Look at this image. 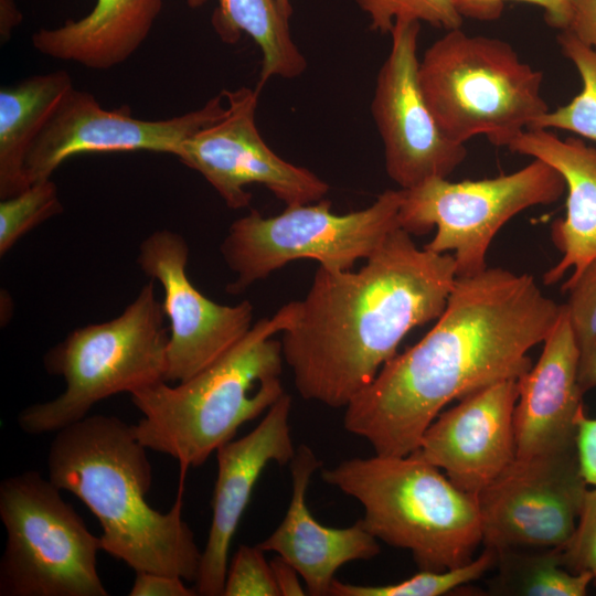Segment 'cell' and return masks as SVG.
I'll return each instance as SVG.
<instances>
[{
    "label": "cell",
    "instance_id": "cell-1",
    "mask_svg": "<svg viewBox=\"0 0 596 596\" xmlns=\"http://www.w3.org/2000/svg\"><path fill=\"white\" fill-rule=\"evenodd\" d=\"M561 308L529 274L494 267L457 277L435 326L344 407V428L376 455L414 453L448 403L526 373L529 351L549 336Z\"/></svg>",
    "mask_w": 596,
    "mask_h": 596
},
{
    "label": "cell",
    "instance_id": "cell-2",
    "mask_svg": "<svg viewBox=\"0 0 596 596\" xmlns=\"http://www.w3.org/2000/svg\"><path fill=\"white\" fill-rule=\"evenodd\" d=\"M456 279L451 254L417 247L401 227L356 272L319 266L281 332L300 396L345 407L412 329L438 319Z\"/></svg>",
    "mask_w": 596,
    "mask_h": 596
},
{
    "label": "cell",
    "instance_id": "cell-3",
    "mask_svg": "<svg viewBox=\"0 0 596 596\" xmlns=\"http://www.w3.org/2000/svg\"><path fill=\"white\" fill-rule=\"evenodd\" d=\"M149 450L135 425L87 415L56 432L47 454L49 479L77 497L97 518L103 551L135 572L195 582L202 551L182 517L184 473L173 507L161 512L146 497L152 483Z\"/></svg>",
    "mask_w": 596,
    "mask_h": 596
},
{
    "label": "cell",
    "instance_id": "cell-4",
    "mask_svg": "<svg viewBox=\"0 0 596 596\" xmlns=\"http://www.w3.org/2000/svg\"><path fill=\"white\" fill-rule=\"evenodd\" d=\"M296 301L253 324L206 368L170 386L161 381L130 394L142 417L135 425L149 449L173 457L180 473L205 462L238 428L267 412L284 394L283 348L275 334L296 316Z\"/></svg>",
    "mask_w": 596,
    "mask_h": 596
},
{
    "label": "cell",
    "instance_id": "cell-5",
    "mask_svg": "<svg viewBox=\"0 0 596 596\" xmlns=\"http://www.w3.org/2000/svg\"><path fill=\"white\" fill-rule=\"evenodd\" d=\"M321 477L358 500L365 528L377 540L409 551L421 571L465 565L482 543L478 496L415 454L351 458L322 468Z\"/></svg>",
    "mask_w": 596,
    "mask_h": 596
},
{
    "label": "cell",
    "instance_id": "cell-6",
    "mask_svg": "<svg viewBox=\"0 0 596 596\" xmlns=\"http://www.w3.org/2000/svg\"><path fill=\"white\" fill-rule=\"evenodd\" d=\"M543 74L523 62L508 42L449 30L418 64L424 99L444 135L464 143L485 135L509 143L550 110Z\"/></svg>",
    "mask_w": 596,
    "mask_h": 596
},
{
    "label": "cell",
    "instance_id": "cell-7",
    "mask_svg": "<svg viewBox=\"0 0 596 596\" xmlns=\"http://www.w3.org/2000/svg\"><path fill=\"white\" fill-rule=\"evenodd\" d=\"M164 317L149 281L117 317L70 332L44 356L46 371L63 377L64 391L25 407L18 416L19 427L30 435L56 433L107 397L167 381Z\"/></svg>",
    "mask_w": 596,
    "mask_h": 596
},
{
    "label": "cell",
    "instance_id": "cell-8",
    "mask_svg": "<svg viewBox=\"0 0 596 596\" xmlns=\"http://www.w3.org/2000/svg\"><path fill=\"white\" fill-rule=\"evenodd\" d=\"M49 478L34 470L0 483L7 532L0 561L1 596H108L97 571L100 536Z\"/></svg>",
    "mask_w": 596,
    "mask_h": 596
},
{
    "label": "cell",
    "instance_id": "cell-9",
    "mask_svg": "<svg viewBox=\"0 0 596 596\" xmlns=\"http://www.w3.org/2000/svg\"><path fill=\"white\" fill-rule=\"evenodd\" d=\"M403 198V189H389L368 207L347 214L333 213L326 199L286 206L275 216L251 210L231 224L221 244L224 262L235 274L226 290L241 294L301 258L315 259L329 270L352 269L400 227Z\"/></svg>",
    "mask_w": 596,
    "mask_h": 596
},
{
    "label": "cell",
    "instance_id": "cell-10",
    "mask_svg": "<svg viewBox=\"0 0 596 596\" xmlns=\"http://www.w3.org/2000/svg\"><path fill=\"white\" fill-rule=\"evenodd\" d=\"M565 190L561 173L539 159L491 179L433 178L404 190L398 225L411 235L435 227L424 248L453 252L457 277H470L488 268V248L508 221L532 206L556 202Z\"/></svg>",
    "mask_w": 596,
    "mask_h": 596
},
{
    "label": "cell",
    "instance_id": "cell-11",
    "mask_svg": "<svg viewBox=\"0 0 596 596\" xmlns=\"http://www.w3.org/2000/svg\"><path fill=\"white\" fill-rule=\"evenodd\" d=\"M588 489L577 449L514 458L477 496L482 543L496 553L562 549Z\"/></svg>",
    "mask_w": 596,
    "mask_h": 596
},
{
    "label": "cell",
    "instance_id": "cell-12",
    "mask_svg": "<svg viewBox=\"0 0 596 596\" xmlns=\"http://www.w3.org/2000/svg\"><path fill=\"white\" fill-rule=\"evenodd\" d=\"M260 88L224 91L226 110L185 139L175 157L199 172L233 210L247 207L251 184L268 189L286 206L324 199L329 185L310 170L275 153L256 126Z\"/></svg>",
    "mask_w": 596,
    "mask_h": 596
},
{
    "label": "cell",
    "instance_id": "cell-13",
    "mask_svg": "<svg viewBox=\"0 0 596 596\" xmlns=\"http://www.w3.org/2000/svg\"><path fill=\"white\" fill-rule=\"evenodd\" d=\"M419 28L418 21H395L390 31V52L379 70L371 103L386 173L404 190L433 178H448L467 157L466 145L444 135L422 94Z\"/></svg>",
    "mask_w": 596,
    "mask_h": 596
},
{
    "label": "cell",
    "instance_id": "cell-14",
    "mask_svg": "<svg viewBox=\"0 0 596 596\" xmlns=\"http://www.w3.org/2000/svg\"><path fill=\"white\" fill-rule=\"evenodd\" d=\"M223 92L203 107L183 115L145 120L125 108L106 109L88 92L75 87L64 97L33 142L25 161L29 183L51 179L68 158L89 152L152 151L175 156L181 143L220 119Z\"/></svg>",
    "mask_w": 596,
    "mask_h": 596
},
{
    "label": "cell",
    "instance_id": "cell-15",
    "mask_svg": "<svg viewBox=\"0 0 596 596\" xmlns=\"http://www.w3.org/2000/svg\"><path fill=\"white\" fill-rule=\"evenodd\" d=\"M189 246L170 230L148 235L137 263L163 289L161 302L169 320L167 382H182L220 358L253 327L249 301L220 305L193 286L187 275Z\"/></svg>",
    "mask_w": 596,
    "mask_h": 596
},
{
    "label": "cell",
    "instance_id": "cell-16",
    "mask_svg": "<svg viewBox=\"0 0 596 596\" xmlns=\"http://www.w3.org/2000/svg\"><path fill=\"white\" fill-rule=\"evenodd\" d=\"M518 380L476 391L439 414L412 453L459 489L478 494L515 458L513 412Z\"/></svg>",
    "mask_w": 596,
    "mask_h": 596
},
{
    "label": "cell",
    "instance_id": "cell-17",
    "mask_svg": "<svg viewBox=\"0 0 596 596\" xmlns=\"http://www.w3.org/2000/svg\"><path fill=\"white\" fill-rule=\"evenodd\" d=\"M291 404V396L285 393L254 429L216 450L212 522L194 582L198 595L223 596L231 541L256 481L268 464H290L296 455L289 423Z\"/></svg>",
    "mask_w": 596,
    "mask_h": 596
},
{
    "label": "cell",
    "instance_id": "cell-18",
    "mask_svg": "<svg viewBox=\"0 0 596 596\" xmlns=\"http://www.w3.org/2000/svg\"><path fill=\"white\" fill-rule=\"evenodd\" d=\"M543 343L535 365L518 380L517 458L577 449L576 418L584 409V393L577 381L579 347L565 305Z\"/></svg>",
    "mask_w": 596,
    "mask_h": 596
},
{
    "label": "cell",
    "instance_id": "cell-19",
    "mask_svg": "<svg viewBox=\"0 0 596 596\" xmlns=\"http://www.w3.org/2000/svg\"><path fill=\"white\" fill-rule=\"evenodd\" d=\"M291 499L281 523L258 546L275 552L299 573L312 596L329 595L336 572L352 561H366L380 553L379 540L360 519L348 528L320 524L310 513L306 493L321 461L315 451L301 445L291 460Z\"/></svg>",
    "mask_w": 596,
    "mask_h": 596
},
{
    "label": "cell",
    "instance_id": "cell-20",
    "mask_svg": "<svg viewBox=\"0 0 596 596\" xmlns=\"http://www.w3.org/2000/svg\"><path fill=\"white\" fill-rule=\"evenodd\" d=\"M547 163L563 177L566 213L552 224V240L562 257L543 276L545 285L576 279L596 257V148L581 138H558L549 129H526L507 147Z\"/></svg>",
    "mask_w": 596,
    "mask_h": 596
},
{
    "label": "cell",
    "instance_id": "cell-21",
    "mask_svg": "<svg viewBox=\"0 0 596 596\" xmlns=\"http://www.w3.org/2000/svg\"><path fill=\"white\" fill-rule=\"evenodd\" d=\"M162 0H96L93 10L55 29H39L33 47L55 60L108 70L128 60L147 39Z\"/></svg>",
    "mask_w": 596,
    "mask_h": 596
},
{
    "label": "cell",
    "instance_id": "cell-22",
    "mask_svg": "<svg viewBox=\"0 0 596 596\" xmlns=\"http://www.w3.org/2000/svg\"><path fill=\"white\" fill-rule=\"evenodd\" d=\"M74 88L66 71L26 77L0 89V200L30 183L28 153L64 97Z\"/></svg>",
    "mask_w": 596,
    "mask_h": 596
},
{
    "label": "cell",
    "instance_id": "cell-23",
    "mask_svg": "<svg viewBox=\"0 0 596 596\" xmlns=\"http://www.w3.org/2000/svg\"><path fill=\"white\" fill-rule=\"evenodd\" d=\"M212 24L221 40L235 43L244 32L258 45L262 66L257 86L273 77L294 78L307 68L304 54L295 44L289 19L277 0H217Z\"/></svg>",
    "mask_w": 596,
    "mask_h": 596
},
{
    "label": "cell",
    "instance_id": "cell-24",
    "mask_svg": "<svg viewBox=\"0 0 596 596\" xmlns=\"http://www.w3.org/2000/svg\"><path fill=\"white\" fill-rule=\"evenodd\" d=\"M496 594L521 596H585L594 577L572 573L561 562V549L510 550L497 553Z\"/></svg>",
    "mask_w": 596,
    "mask_h": 596
},
{
    "label": "cell",
    "instance_id": "cell-25",
    "mask_svg": "<svg viewBox=\"0 0 596 596\" xmlns=\"http://www.w3.org/2000/svg\"><path fill=\"white\" fill-rule=\"evenodd\" d=\"M557 42L576 67L582 88L570 103L540 117L531 129H562L596 142V51L567 30L558 33Z\"/></svg>",
    "mask_w": 596,
    "mask_h": 596
},
{
    "label": "cell",
    "instance_id": "cell-26",
    "mask_svg": "<svg viewBox=\"0 0 596 596\" xmlns=\"http://www.w3.org/2000/svg\"><path fill=\"white\" fill-rule=\"evenodd\" d=\"M497 564V553L485 547L482 553L465 565L441 572L421 571L418 574L394 584L355 585L332 582L331 596H440L480 578Z\"/></svg>",
    "mask_w": 596,
    "mask_h": 596
},
{
    "label": "cell",
    "instance_id": "cell-27",
    "mask_svg": "<svg viewBox=\"0 0 596 596\" xmlns=\"http://www.w3.org/2000/svg\"><path fill=\"white\" fill-rule=\"evenodd\" d=\"M63 212L56 184L51 179L31 183L0 202V255L28 232Z\"/></svg>",
    "mask_w": 596,
    "mask_h": 596
},
{
    "label": "cell",
    "instance_id": "cell-28",
    "mask_svg": "<svg viewBox=\"0 0 596 596\" xmlns=\"http://www.w3.org/2000/svg\"><path fill=\"white\" fill-rule=\"evenodd\" d=\"M370 19V29L390 33L396 20L426 22L447 31L458 29L464 18L453 0H355Z\"/></svg>",
    "mask_w": 596,
    "mask_h": 596
},
{
    "label": "cell",
    "instance_id": "cell-29",
    "mask_svg": "<svg viewBox=\"0 0 596 596\" xmlns=\"http://www.w3.org/2000/svg\"><path fill=\"white\" fill-rule=\"evenodd\" d=\"M258 545H241L227 568L223 596H279L270 563Z\"/></svg>",
    "mask_w": 596,
    "mask_h": 596
},
{
    "label": "cell",
    "instance_id": "cell-30",
    "mask_svg": "<svg viewBox=\"0 0 596 596\" xmlns=\"http://www.w3.org/2000/svg\"><path fill=\"white\" fill-rule=\"evenodd\" d=\"M562 290L568 294L564 305L581 349L596 339V257Z\"/></svg>",
    "mask_w": 596,
    "mask_h": 596
},
{
    "label": "cell",
    "instance_id": "cell-31",
    "mask_svg": "<svg viewBox=\"0 0 596 596\" xmlns=\"http://www.w3.org/2000/svg\"><path fill=\"white\" fill-rule=\"evenodd\" d=\"M561 562L567 571L596 579V487L585 493L576 528L561 549Z\"/></svg>",
    "mask_w": 596,
    "mask_h": 596
},
{
    "label": "cell",
    "instance_id": "cell-32",
    "mask_svg": "<svg viewBox=\"0 0 596 596\" xmlns=\"http://www.w3.org/2000/svg\"><path fill=\"white\" fill-rule=\"evenodd\" d=\"M509 1H520L543 9L545 22L560 31L566 30L571 21V0H453L462 18L481 22L498 20Z\"/></svg>",
    "mask_w": 596,
    "mask_h": 596
},
{
    "label": "cell",
    "instance_id": "cell-33",
    "mask_svg": "<svg viewBox=\"0 0 596 596\" xmlns=\"http://www.w3.org/2000/svg\"><path fill=\"white\" fill-rule=\"evenodd\" d=\"M130 596H193L195 588H189L182 577L156 573L136 572Z\"/></svg>",
    "mask_w": 596,
    "mask_h": 596
},
{
    "label": "cell",
    "instance_id": "cell-34",
    "mask_svg": "<svg viewBox=\"0 0 596 596\" xmlns=\"http://www.w3.org/2000/svg\"><path fill=\"white\" fill-rule=\"evenodd\" d=\"M576 448L581 471L588 486L596 487V418L582 409L576 418Z\"/></svg>",
    "mask_w": 596,
    "mask_h": 596
},
{
    "label": "cell",
    "instance_id": "cell-35",
    "mask_svg": "<svg viewBox=\"0 0 596 596\" xmlns=\"http://www.w3.org/2000/svg\"><path fill=\"white\" fill-rule=\"evenodd\" d=\"M566 30L596 51V0H571V21Z\"/></svg>",
    "mask_w": 596,
    "mask_h": 596
},
{
    "label": "cell",
    "instance_id": "cell-36",
    "mask_svg": "<svg viewBox=\"0 0 596 596\" xmlns=\"http://www.w3.org/2000/svg\"><path fill=\"white\" fill-rule=\"evenodd\" d=\"M270 563L275 583L279 596H302L307 589L299 582L300 575L297 570L280 556L275 557Z\"/></svg>",
    "mask_w": 596,
    "mask_h": 596
},
{
    "label": "cell",
    "instance_id": "cell-37",
    "mask_svg": "<svg viewBox=\"0 0 596 596\" xmlns=\"http://www.w3.org/2000/svg\"><path fill=\"white\" fill-rule=\"evenodd\" d=\"M577 381L583 393L596 387V339L579 349Z\"/></svg>",
    "mask_w": 596,
    "mask_h": 596
},
{
    "label": "cell",
    "instance_id": "cell-38",
    "mask_svg": "<svg viewBox=\"0 0 596 596\" xmlns=\"http://www.w3.org/2000/svg\"><path fill=\"white\" fill-rule=\"evenodd\" d=\"M22 14L14 0H0V35L1 41L9 40L12 30L21 22Z\"/></svg>",
    "mask_w": 596,
    "mask_h": 596
},
{
    "label": "cell",
    "instance_id": "cell-39",
    "mask_svg": "<svg viewBox=\"0 0 596 596\" xmlns=\"http://www.w3.org/2000/svg\"><path fill=\"white\" fill-rule=\"evenodd\" d=\"M278 4H279V8L283 12V14L290 19V15L292 13V8H291V4H290V0H277Z\"/></svg>",
    "mask_w": 596,
    "mask_h": 596
},
{
    "label": "cell",
    "instance_id": "cell-40",
    "mask_svg": "<svg viewBox=\"0 0 596 596\" xmlns=\"http://www.w3.org/2000/svg\"><path fill=\"white\" fill-rule=\"evenodd\" d=\"M191 8H199L203 6L207 0H185Z\"/></svg>",
    "mask_w": 596,
    "mask_h": 596
},
{
    "label": "cell",
    "instance_id": "cell-41",
    "mask_svg": "<svg viewBox=\"0 0 596 596\" xmlns=\"http://www.w3.org/2000/svg\"><path fill=\"white\" fill-rule=\"evenodd\" d=\"M594 581H595V586H596V579H594Z\"/></svg>",
    "mask_w": 596,
    "mask_h": 596
}]
</instances>
